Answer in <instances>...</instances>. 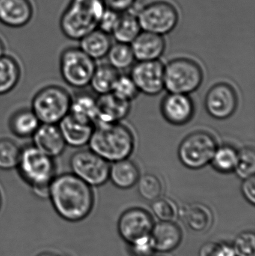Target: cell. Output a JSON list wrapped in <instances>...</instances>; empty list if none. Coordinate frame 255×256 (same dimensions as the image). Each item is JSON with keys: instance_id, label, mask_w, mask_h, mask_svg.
Wrapping results in <instances>:
<instances>
[{"instance_id": "cell-1", "label": "cell", "mask_w": 255, "mask_h": 256, "mask_svg": "<svg viewBox=\"0 0 255 256\" xmlns=\"http://www.w3.org/2000/svg\"><path fill=\"white\" fill-rule=\"evenodd\" d=\"M48 198L57 214L67 222L83 220L94 208L92 188L73 173H64L54 178L49 185Z\"/></svg>"}, {"instance_id": "cell-2", "label": "cell", "mask_w": 255, "mask_h": 256, "mask_svg": "<svg viewBox=\"0 0 255 256\" xmlns=\"http://www.w3.org/2000/svg\"><path fill=\"white\" fill-rule=\"evenodd\" d=\"M88 147L107 161L128 159L135 148V137L130 128L121 123L94 126Z\"/></svg>"}, {"instance_id": "cell-3", "label": "cell", "mask_w": 255, "mask_h": 256, "mask_svg": "<svg viewBox=\"0 0 255 256\" xmlns=\"http://www.w3.org/2000/svg\"><path fill=\"white\" fill-rule=\"evenodd\" d=\"M21 178L40 198H49L51 182L57 176L55 159L43 154L32 144L22 148L16 167Z\"/></svg>"}, {"instance_id": "cell-4", "label": "cell", "mask_w": 255, "mask_h": 256, "mask_svg": "<svg viewBox=\"0 0 255 256\" xmlns=\"http://www.w3.org/2000/svg\"><path fill=\"white\" fill-rule=\"evenodd\" d=\"M103 0H70L60 19V28L67 38L80 40L98 28L106 10Z\"/></svg>"}, {"instance_id": "cell-5", "label": "cell", "mask_w": 255, "mask_h": 256, "mask_svg": "<svg viewBox=\"0 0 255 256\" xmlns=\"http://www.w3.org/2000/svg\"><path fill=\"white\" fill-rule=\"evenodd\" d=\"M72 97L59 86H48L37 92L31 102V110L41 124H56L70 114Z\"/></svg>"}, {"instance_id": "cell-6", "label": "cell", "mask_w": 255, "mask_h": 256, "mask_svg": "<svg viewBox=\"0 0 255 256\" xmlns=\"http://www.w3.org/2000/svg\"><path fill=\"white\" fill-rule=\"evenodd\" d=\"M203 72L193 60L178 58L164 66V88L169 93L189 94L200 88Z\"/></svg>"}, {"instance_id": "cell-7", "label": "cell", "mask_w": 255, "mask_h": 256, "mask_svg": "<svg viewBox=\"0 0 255 256\" xmlns=\"http://www.w3.org/2000/svg\"><path fill=\"white\" fill-rule=\"evenodd\" d=\"M217 146L212 134L206 131H196L181 142L178 147V159L189 170H202L211 164Z\"/></svg>"}, {"instance_id": "cell-8", "label": "cell", "mask_w": 255, "mask_h": 256, "mask_svg": "<svg viewBox=\"0 0 255 256\" xmlns=\"http://www.w3.org/2000/svg\"><path fill=\"white\" fill-rule=\"evenodd\" d=\"M60 74L67 85L82 90L89 86L96 69L95 61L79 48H69L61 52Z\"/></svg>"}, {"instance_id": "cell-9", "label": "cell", "mask_w": 255, "mask_h": 256, "mask_svg": "<svg viewBox=\"0 0 255 256\" xmlns=\"http://www.w3.org/2000/svg\"><path fill=\"white\" fill-rule=\"evenodd\" d=\"M142 31L165 36L172 32L179 22L176 8L166 1H155L136 13Z\"/></svg>"}, {"instance_id": "cell-10", "label": "cell", "mask_w": 255, "mask_h": 256, "mask_svg": "<svg viewBox=\"0 0 255 256\" xmlns=\"http://www.w3.org/2000/svg\"><path fill=\"white\" fill-rule=\"evenodd\" d=\"M70 167L71 173L91 188L103 186L109 180V162L90 149L75 152Z\"/></svg>"}, {"instance_id": "cell-11", "label": "cell", "mask_w": 255, "mask_h": 256, "mask_svg": "<svg viewBox=\"0 0 255 256\" xmlns=\"http://www.w3.org/2000/svg\"><path fill=\"white\" fill-rule=\"evenodd\" d=\"M130 78L139 92L148 96H157L164 88V66L160 60L138 62L133 64Z\"/></svg>"}, {"instance_id": "cell-12", "label": "cell", "mask_w": 255, "mask_h": 256, "mask_svg": "<svg viewBox=\"0 0 255 256\" xmlns=\"http://www.w3.org/2000/svg\"><path fill=\"white\" fill-rule=\"evenodd\" d=\"M154 225V220L148 212L133 208L120 216L118 231L121 238L130 245L140 239L150 237Z\"/></svg>"}, {"instance_id": "cell-13", "label": "cell", "mask_w": 255, "mask_h": 256, "mask_svg": "<svg viewBox=\"0 0 255 256\" xmlns=\"http://www.w3.org/2000/svg\"><path fill=\"white\" fill-rule=\"evenodd\" d=\"M238 97L235 88L227 84H216L210 88L205 99V108L214 120H228L236 112Z\"/></svg>"}, {"instance_id": "cell-14", "label": "cell", "mask_w": 255, "mask_h": 256, "mask_svg": "<svg viewBox=\"0 0 255 256\" xmlns=\"http://www.w3.org/2000/svg\"><path fill=\"white\" fill-rule=\"evenodd\" d=\"M160 110L168 123L182 126L193 118L195 106L191 98L187 94L169 93L162 100Z\"/></svg>"}, {"instance_id": "cell-15", "label": "cell", "mask_w": 255, "mask_h": 256, "mask_svg": "<svg viewBox=\"0 0 255 256\" xmlns=\"http://www.w3.org/2000/svg\"><path fill=\"white\" fill-rule=\"evenodd\" d=\"M30 0H0V24L11 28L26 26L34 16Z\"/></svg>"}, {"instance_id": "cell-16", "label": "cell", "mask_w": 255, "mask_h": 256, "mask_svg": "<svg viewBox=\"0 0 255 256\" xmlns=\"http://www.w3.org/2000/svg\"><path fill=\"white\" fill-rule=\"evenodd\" d=\"M130 108V102L118 98L112 92L99 96L94 126L120 122L128 116Z\"/></svg>"}, {"instance_id": "cell-17", "label": "cell", "mask_w": 255, "mask_h": 256, "mask_svg": "<svg viewBox=\"0 0 255 256\" xmlns=\"http://www.w3.org/2000/svg\"><path fill=\"white\" fill-rule=\"evenodd\" d=\"M31 138L32 146L52 159L61 156L67 147L56 124H40Z\"/></svg>"}, {"instance_id": "cell-18", "label": "cell", "mask_w": 255, "mask_h": 256, "mask_svg": "<svg viewBox=\"0 0 255 256\" xmlns=\"http://www.w3.org/2000/svg\"><path fill=\"white\" fill-rule=\"evenodd\" d=\"M130 48L136 61H156L164 54L166 44L163 36L142 31L130 44Z\"/></svg>"}, {"instance_id": "cell-19", "label": "cell", "mask_w": 255, "mask_h": 256, "mask_svg": "<svg viewBox=\"0 0 255 256\" xmlns=\"http://www.w3.org/2000/svg\"><path fill=\"white\" fill-rule=\"evenodd\" d=\"M150 239L155 252L167 254L179 246L182 240V232L175 222L160 221L154 224Z\"/></svg>"}, {"instance_id": "cell-20", "label": "cell", "mask_w": 255, "mask_h": 256, "mask_svg": "<svg viewBox=\"0 0 255 256\" xmlns=\"http://www.w3.org/2000/svg\"><path fill=\"white\" fill-rule=\"evenodd\" d=\"M66 146L81 148L88 146L94 126L78 121L69 114L58 124Z\"/></svg>"}, {"instance_id": "cell-21", "label": "cell", "mask_w": 255, "mask_h": 256, "mask_svg": "<svg viewBox=\"0 0 255 256\" xmlns=\"http://www.w3.org/2000/svg\"><path fill=\"white\" fill-rule=\"evenodd\" d=\"M179 218L189 230L197 233L208 231L214 222V215L211 209L200 203H193L181 208L179 209Z\"/></svg>"}, {"instance_id": "cell-22", "label": "cell", "mask_w": 255, "mask_h": 256, "mask_svg": "<svg viewBox=\"0 0 255 256\" xmlns=\"http://www.w3.org/2000/svg\"><path fill=\"white\" fill-rule=\"evenodd\" d=\"M140 176L139 167L129 158L112 162L109 168V180L118 189L133 188Z\"/></svg>"}, {"instance_id": "cell-23", "label": "cell", "mask_w": 255, "mask_h": 256, "mask_svg": "<svg viewBox=\"0 0 255 256\" xmlns=\"http://www.w3.org/2000/svg\"><path fill=\"white\" fill-rule=\"evenodd\" d=\"M79 42V48L94 61L106 57L112 45L110 34H106L98 28L82 38Z\"/></svg>"}, {"instance_id": "cell-24", "label": "cell", "mask_w": 255, "mask_h": 256, "mask_svg": "<svg viewBox=\"0 0 255 256\" xmlns=\"http://www.w3.org/2000/svg\"><path fill=\"white\" fill-rule=\"evenodd\" d=\"M141 32L142 30L136 14L129 12L120 14L116 25L111 34L117 43L130 45Z\"/></svg>"}, {"instance_id": "cell-25", "label": "cell", "mask_w": 255, "mask_h": 256, "mask_svg": "<svg viewBox=\"0 0 255 256\" xmlns=\"http://www.w3.org/2000/svg\"><path fill=\"white\" fill-rule=\"evenodd\" d=\"M69 114L78 121L94 126L97 116V99L89 93L76 94L72 98Z\"/></svg>"}, {"instance_id": "cell-26", "label": "cell", "mask_w": 255, "mask_h": 256, "mask_svg": "<svg viewBox=\"0 0 255 256\" xmlns=\"http://www.w3.org/2000/svg\"><path fill=\"white\" fill-rule=\"evenodd\" d=\"M41 124L31 110L22 109L16 111L9 121V128L18 138L31 137Z\"/></svg>"}, {"instance_id": "cell-27", "label": "cell", "mask_w": 255, "mask_h": 256, "mask_svg": "<svg viewBox=\"0 0 255 256\" xmlns=\"http://www.w3.org/2000/svg\"><path fill=\"white\" fill-rule=\"evenodd\" d=\"M21 78V68L18 62L10 56L0 58V96L13 91Z\"/></svg>"}, {"instance_id": "cell-28", "label": "cell", "mask_w": 255, "mask_h": 256, "mask_svg": "<svg viewBox=\"0 0 255 256\" xmlns=\"http://www.w3.org/2000/svg\"><path fill=\"white\" fill-rule=\"evenodd\" d=\"M119 75L118 70L109 64H101L96 67L89 86L94 92L98 96L108 94L112 92Z\"/></svg>"}, {"instance_id": "cell-29", "label": "cell", "mask_w": 255, "mask_h": 256, "mask_svg": "<svg viewBox=\"0 0 255 256\" xmlns=\"http://www.w3.org/2000/svg\"><path fill=\"white\" fill-rule=\"evenodd\" d=\"M238 150L231 144L217 146L211 164L222 174L234 172L238 160Z\"/></svg>"}, {"instance_id": "cell-30", "label": "cell", "mask_w": 255, "mask_h": 256, "mask_svg": "<svg viewBox=\"0 0 255 256\" xmlns=\"http://www.w3.org/2000/svg\"><path fill=\"white\" fill-rule=\"evenodd\" d=\"M106 57L109 66L118 72L130 68L136 61L130 45L117 42L112 45Z\"/></svg>"}, {"instance_id": "cell-31", "label": "cell", "mask_w": 255, "mask_h": 256, "mask_svg": "<svg viewBox=\"0 0 255 256\" xmlns=\"http://www.w3.org/2000/svg\"><path fill=\"white\" fill-rule=\"evenodd\" d=\"M22 148L13 140L0 138V170L10 171L17 167Z\"/></svg>"}, {"instance_id": "cell-32", "label": "cell", "mask_w": 255, "mask_h": 256, "mask_svg": "<svg viewBox=\"0 0 255 256\" xmlns=\"http://www.w3.org/2000/svg\"><path fill=\"white\" fill-rule=\"evenodd\" d=\"M136 184L139 196L145 201L152 202L161 197L163 194V184L155 174H145L140 176Z\"/></svg>"}, {"instance_id": "cell-33", "label": "cell", "mask_w": 255, "mask_h": 256, "mask_svg": "<svg viewBox=\"0 0 255 256\" xmlns=\"http://www.w3.org/2000/svg\"><path fill=\"white\" fill-rule=\"evenodd\" d=\"M234 172L239 178H248L255 176V150L252 146H246L238 150V160Z\"/></svg>"}, {"instance_id": "cell-34", "label": "cell", "mask_w": 255, "mask_h": 256, "mask_svg": "<svg viewBox=\"0 0 255 256\" xmlns=\"http://www.w3.org/2000/svg\"><path fill=\"white\" fill-rule=\"evenodd\" d=\"M151 210L154 216L164 222H175L179 218V208L173 200L160 198L152 202Z\"/></svg>"}, {"instance_id": "cell-35", "label": "cell", "mask_w": 255, "mask_h": 256, "mask_svg": "<svg viewBox=\"0 0 255 256\" xmlns=\"http://www.w3.org/2000/svg\"><path fill=\"white\" fill-rule=\"evenodd\" d=\"M112 92L118 98L130 103L139 94V90L130 75L121 74L118 76Z\"/></svg>"}, {"instance_id": "cell-36", "label": "cell", "mask_w": 255, "mask_h": 256, "mask_svg": "<svg viewBox=\"0 0 255 256\" xmlns=\"http://www.w3.org/2000/svg\"><path fill=\"white\" fill-rule=\"evenodd\" d=\"M236 256H255V236L253 232L241 233L235 238L233 245Z\"/></svg>"}, {"instance_id": "cell-37", "label": "cell", "mask_w": 255, "mask_h": 256, "mask_svg": "<svg viewBox=\"0 0 255 256\" xmlns=\"http://www.w3.org/2000/svg\"><path fill=\"white\" fill-rule=\"evenodd\" d=\"M199 256H236L232 245L224 242H208L199 250Z\"/></svg>"}, {"instance_id": "cell-38", "label": "cell", "mask_w": 255, "mask_h": 256, "mask_svg": "<svg viewBox=\"0 0 255 256\" xmlns=\"http://www.w3.org/2000/svg\"><path fill=\"white\" fill-rule=\"evenodd\" d=\"M120 14L106 8L99 22L98 30L108 34H112Z\"/></svg>"}, {"instance_id": "cell-39", "label": "cell", "mask_w": 255, "mask_h": 256, "mask_svg": "<svg viewBox=\"0 0 255 256\" xmlns=\"http://www.w3.org/2000/svg\"><path fill=\"white\" fill-rule=\"evenodd\" d=\"M130 252L133 256H153L154 251L150 237L140 239L130 245Z\"/></svg>"}, {"instance_id": "cell-40", "label": "cell", "mask_w": 255, "mask_h": 256, "mask_svg": "<svg viewBox=\"0 0 255 256\" xmlns=\"http://www.w3.org/2000/svg\"><path fill=\"white\" fill-rule=\"evenodd\" d=\"M138 0H103L106 8L118 14L131 12Z\"/></svg>"}, {"instance_id": "cell-41", "label": "cell", "mask_w": 255, "mask_h": 256, "mask_svg": "<svg viewBox=\"0 0 255 256\" xmlns=\"http://www.w3.org/2000/svg\"><path fill=\"white\" fill-rule=\"evenodd\" d=\"M241 192L243 196L252 206L255 204V177L248 178L243 180L241 184Z\"/></svg>"}, {"instance_id": "cell-42", "label": "cell", "mask_w": 255, "mask_h": 256, "mask_svg": "<svg viewBox=\"0 0 255 256\" xmlns=\"http://www.w3.org/2000/svg\"><path fill=\"white\" fill-rule=\"evenodd\" d=\"M4 55H5V45H4L2 39L0 37V58Z\"/></svg>"}, {"instance_id": "cell-43", "label": "cell", "mask_w": 255, "mask_h": 256, "mask_svg": "<svg viewBox=\"0 0 255 256\" xmlns=\"http://www.w3.org/2000/svg\"><path fill=\"white\" fill-rule=\"evenodd\" d=\"M37 256H61V255H57V254H52V252H43V254H39Z\"/></svg>"}, {"instance_id": "cell-44", "label": "cell", "mask_w": 255, "mask_h": 256, "mask_svg": "<svg viewBox=\"0 0 255 256\" xmlns=\"http://www.w3.org/2000/svg\"><path fill=\"white\" fill-rule=\"evenodd\" d=\"M1 204H2V200H1V192H0V210H1Z\"/></svg>"}]
</instances>
